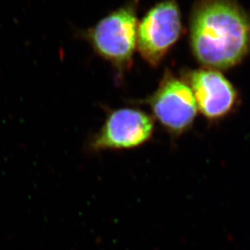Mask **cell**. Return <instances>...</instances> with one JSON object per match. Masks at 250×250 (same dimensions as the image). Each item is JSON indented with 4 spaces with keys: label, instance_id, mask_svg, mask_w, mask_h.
Here are the masks:
<instances>
[{
    "label": "cell",
    "instance_id": "1",
    "mask_svg": "<svg viewBox=\"0 0 250 250\" xmlns=\"http://www.w3.org/2000/svg\"><path fill=\"white\" fill-rule=\"evenodd\" d=\"M191 43L197 61L205 66L232 67L250 48V22L235 5L209 0L193 14Z\"/></svg>",
    "mask_w": 250,
    "mask_h": 250
},
{
    "label": "cell",
    "instance_id": "2",
    "mask_svg": "<svg viewBox=\"0 0 250 250\" xmlns=\"http://www.w3.org/2000/svg\"><path fill=\"white\" fill-rule=\"evenodd\" d=\"M137 29L135 8L126 6L101 20L89 30L88 39L97 53L122 74L132 67Z\"/></svg>",
    "mask_w": 250,
    "mask_h": 250
},
{
    "label": "cell",
    "instance_id": "3",
    "mask_svg": "<svg viewBox=\"0 0 250 250\" xmlns=\"http://www.w3.org/2000/svg\"><path fill=\"white\" fill-rule=\"evenodd\" d=\"M151 111L153 118L172 137L189 129L197 116V106L187 82L167 72L153 94L142 101Z\"/></svg>",
    "mask_w": 250,
    "mask_h": 250
},
{
    "label": "cell",
    "instance_id": "4",
    "mask_svg": "<svg viewBox=\"0 0 250 250\" xmlns=\"http://www.w3.org/2000/svg\"><path fill=\"white\" fill-rule=\"evenodd\" d=\"M181 12L175 0L152 7L138 24L137 45L141 56L156 67L181 36Z\"/></svg>",
    "mask_w": 250,
    "mask_h": 250
},
{
    "label": "cell",
    "instance_id": "5",
    "mask_svg": "<svg viewBox=\"0 0 250 250\" xmlns=\"http://www.w3.org/2000/svg\"><path fill=\"white\" fill-rule=\"evenodd\" d=\"M154 121L141 109L133 107L109 111L99 132L93 136L89 151L128 149L146 144L154 134Z\"/></svg>",
    "mask_w": 250,
    "mask_h": 250
},
{
    "label": "cell",
    "instance_id": "6",
    "mask_svg": "<svg viewBox=\"0 0 250 250\" xmlns=\"http://www.w3.org/2000/svg\"><path fill=\"white\" fill-rule=\"evenodd\" d=\"M186 77L197 108L206 118L220 120L236 108L237 92L220 72L214 69L195 70L188 72Z\"/></svg>",
    "mask_w": 250,
    "mask_h": 250
}]
</instances>
